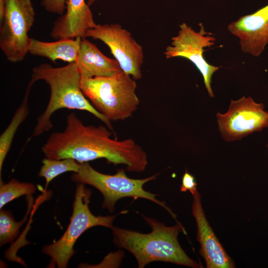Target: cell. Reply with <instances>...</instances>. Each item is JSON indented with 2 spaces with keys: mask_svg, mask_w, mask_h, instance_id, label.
Masks as SVG:
<instances>
[{
  "mask_svg": "<svg viewBox=\"0 0 268 268\" xmlns=\"http://www.w3.org/2000/svg\"><path fill=\"white\" fill-rule=\"evenodd\" d=\"M42 163L38 174L45 179L46 186L57 176L67 172H77L80 167L79 162L69 158L56 159L45 157Z\"/></svg>",
  "mask_w": 268,
  "mask_h": 268,
  "instance_id": "cell-17",
  "label": "cell"
},
{
  "mask_svg": "<svg viewBox=\"0 0 268 268\" xmlns=\"http://www.w3.org/2000/svg\"><path fill=\"white\" fill-rule=\"evenodd\" d=\"M79 165L78 171L72 174L71 179L76 183L92 186L99 191L104 198L102 207L110 212L114 211L116 202L121 199L142 198L163 207L176 219V215L165 203L156 198V194L147 192L143 188L145 183L155 179L158 174L143 179H132L127 176L123 169H118L115 174L109 175L97 171L87 162L79 163Z\"/></svg>",
  "mask_w": 268,
  "mask_h": 268,
  "instance_id": "cell-5",
  "label": "cell"
},
{
  "mask_svg": "<svg viewBox=\"0 0 268 268\" xmlns=\"http://www.w3.org/2000/svg\"><path fill=\"white\" fill-rule=\"evenodd\" d=\"M99 0H87V4L89 6L90 5L93 4L96 1H98Z\"/></svg>",
  "mask_w": 268,
  "mask_h": 268,
  "instance_id": "cell-23",
  "label": "cell"
},
{
  "mask_svg": "<svg viewBox=\"0 0 268 268\" xmlns=\"http://www.w3.org/2000/svg\"><path fill=\"white\" fill-rule=\"evenodd\" d=\"M4 0H0V21L2 19L4 12Z\"/></svg>",
  "mask_w": 268,
  "mask_h": 268,
  "instance_id": "cell-22",
  "label": "cell"
},
{
  "mask_svg": "<svg viewBox=\"0 0 268 268\" xmlns=\"http://www.w3.org/2000/svg\"><path fill=\"white\" fill-rule=\"evenodd\" d=\"M75 63L81 77L111 76L122 71L116 59L104 55L86 38H81Z\"/></svg>",
  "mask_w": 268,
  "mask_h": 268,
  "instance_id": "cell-14",
  "label": "cell"
},
{
  "mask_svg": "<svg viewBox=\"0 0 268 268\" xmlns=\"http://www.w3.org/2000/svg\"><path fill=\"white\" fill-rule=\"evenodd\" d=\"M84 37H91L103 42L109 47L123 71L134 80L141 78V67L143 63L142 46L121 25L96 24L87 31Z\"/></svg>",
  "mask_w": 268,
  "mask_h": 268,
  "instance_id": "cell-10",
  "label": "cell"
},
{
  "mask_svg": "<svg viewBox=\"0 0 268 268\" xmlns=\"http://www.w3.org/2000/svg\"><path fill=\"white\" fill-rule=\"evenodd\" d=\"M31 87L27 86L21 103L14 113L9 125L0 136V173L4 159L10 150L14 135L27 118L29 110L28 99Z\"/></svg>",
  "mask_w": 268,
  "mask_h": 268,
  "instance_id": "cell-16",
  "label": "cell"
},
{
  "mask_svg": "<svg viewBox=\"0 0 268 268\" xmlns=\"http://www.w3.org/2000/svg\"><path fill=\"white\" fill-rule=\"evenodd\" d=\"M96 25L84 0H67L66 13L54 22L51 36L55 40L85 38L89 29Z\"/></svg>",
  "mask_w": 268,
  "mask_h": 268,
  "instance_id": "cell-13",
  "label": "cell"
},
{
  "mask_svg": "<svg viewBox=\"0 0 268 268\" xmlns=\"http://www.w3.org/2000/svg\"><path fill=\"white\" fill-rule=\"evenodd\" d=\"M239 39L242 51L257 57L268 45V4L253 13L240 17L228 26Z\"/></svg>",
  "mask_w": 268,
  "mask_h": 268,
  "instance_id": "cell-12",
  "label": "cell"
},
{
  "mask_svg": "<svg viewBox=\"0 0 268 268\" xmlns=\"http://www.w3.org/2000/svg\"><path fill=\"white\" fill-rule=\"evenodd\" d=\"M66 1L67 0H41V4L46 11L62 15L66 8Z\"/></svg>",
  "mask_w": 268,
  "mask_h": 268,
  "instance_id": "cell-20",
  "label": "cell"
},
{
  "mask_svg": "<svg viewBox=\"0 0 268 268\" xmlns=\"http://www.w3.org/2000/svg\"><path fill=\"white\" fill-rule=\"evenodd\" d=\"M81 38L59 39L48 42L31 38L29 48L30 54L46 58L55 63L57 60L68 63L76 61Z\"/></svg>",
  "mask_w": 268,
  "mask_h": 268,
  "instance_id": "cell-15",
  "label": "cell"
},
{
  "mask_svg": "<svg viewBox=\"0 0 268 268\" xmlns=\"http://www.w3.org/2000/svg\"><path fill=\"white\" fill-rule=\"evenodd\" d=\"M141 216L151 227V232L142 233L114 226L112 228L114 244L131 253L137 261L138 268H143L157 261L193 268L201 267L187 255L179 242V233H185L180 223L168 226L154 218Z\"/></svg>",
  "mask_w": 268,
  "mask_h": 268,
  "instance_id": "cell-2",
  "label": "cell"
},
{
  "mask_svg": "<svg viewBox=\"0 0 268 268\" xmlns=\"http://www.w3.org/2000/svg\"><path fill=\"white\" fill-rule=\"evenodd\" d=\"M80 87L94 108L110 122L129 118L139 104L135 80L123 71L111 76L81 77Z\"/></svg>",
  "mask_w": 268,
  "mask_h": 268,
  "instance_id": "cell-4",
  "label": "cell"
},
{
  "mask_svg": "<svg viewBox=\"0 0 268 268\" xmlns=\"http://www.w3.org/2000/svg\"><path fill=\"white\" fill-rule=\"evenodd\" d=\"M26 216L19 222L14 220L13 217L8 210L0 211V245L12 242L19 233L21 226L27 219Z\"/></svg>",
  "mask_w": 268,
  "mask_h": 268,
  "instance_id": "cell-19",
  "label": "cell"
},
{
  "mask_svg": "<svg viewBox=\"0 0 268 268\" xmlns=\"http://www.w3.org/2000/svg\"><path fill=\"white\" fill-rule=\"evenodd\" d=\"M267 148H268V142L267 143Z\"/></svg>",
  "mask_w": 268,
  "mask_h": 268,
  "instance_id": "cell-24",
  "label": "cell"
},
{
  "mask_svg": "<svg viewBox=\"0 0 268 268\" xmlns=\"http://www.w3.org/2000/svg\"><path fill=\"white\" fill-rule=\"evenodd\" d=\"M36 187L32 183L21 182L12 179L5 183L0 181V208L11 201L24 195L31 196L35 192Z\"/></svg>",
  "mask_w": 268,
  "mask_h": 268,
  "instance_id": "cell-18",
  "label": "cell"
},
{
  "mask_svg": "<svg viewBox=\"0 0 268 268\" xmlns=\"http://www.w3.org/2000/svg\"><path fill=\"white\" fill-rule=\"evenodd\" d=\"M263 103L249 96L231 100L228 111L216 114L219 131L226 141L241 139L268 128V112Z\"/></svg>",
  "mask_w": 268,
  "mask_h": 268,
  "instance_id": "cell-9",
  "label": "cell"
},
{
  "mask_svg": "<svg viewBox=\"0 0 268 268\" xmlns=\"http://www.w3.org/2000/svg\"><path fill=\"white\" fill-rule=\"evenodd\" d=\"M31 0H4L0 20V48L6 59L21 62L29 52L31 38L28 33L35 21Z\"/></svg>",
  "mask_w": 268,
  "mask_h": 268,
  "instance_id": "cell-7",
  "label": "cell"
},
{
  "mask_svg": "<svg viewBox=\"0 0 268 268\" xmlns=\"http://www.w3.org/2000/svg\"><path fill=\"white\" fill-rule=\"evenodd\" d=\"M197 190V183L195 177L186 170L182 177L180 191H189L193 195Z\"/></svg>",
  "mask_w": 268,
  "mask_h": 268,
  "instance_id": "cell-21",
  "label": "cell"
},
{
  "mask_svg": "<svg viewBox=\"0 0 268 268\" xmlns=\"http://www.w3.org/2000/svg\"><path fill=\"white\" fill-rule=\"evenodd\" d=\"M112 134L107 127L84 124L71 112L67 117L65 129L50 135L41 151L52 159L69 158L81 163L103 158L108 163L126 165L129 171H143L148 160L143 148L132 139L119 140Z\"/></svg>",
  "mask_w": 268,
  "mask_h": 268,
  "instance_id": "cell-1",
  "label": "cell"
},
{
  "mask_svg": "<svg viewBox=\"0 0 268 268\" xmlns=\"http://www.w3.org/2000/svg\"><path fill=\"white\" fill-rule=\"evenodd\" d=\"M192 214L197 225L200 254L207 268H233L235 264L218 240L205 215L198 190L193 195Z\"/></svg>",
  "mask_w": 268,
  "mask_h": 268,
  "instance_id": "cell-11",
  "label": "cell"
},
{
  "mask_svg": "<svg viewBox=\"0 0 268 268\" xmlns=\"http://www.w3.org/2000/svg\"><path fill=\"white\" fill-rule=\"evenodd\" d=\"M91 190L84 184L77 183L69 224L63 236L52 244L45 246L42 252L51 257L50 268H65L74 254L73 246L79 236L87 229L97 226L111 229L116 215L95 216L91 212L89 203Z\"/></svg>",
  "mask_w": 268,
  "mask_h": 268,
  "instance_id": "cell-6",
  "label": "cell"
},
{
  "mask_svg": "<svg viewBox=\"0 0 268 268\" xmlns=\"http://www.w3.org/2000/svg\"><path fill=\"white\" fill-rule=\"evenodd\" d=\"M80 79L75 63L58 67L45 63L33 68L28 84L32 86L36 81L43 80L48 84L50 91L47 107L37 118L33 136H39L50 130L53 127L52 116L63 108L87 111L113 131L111 122L99 113L83 94L80 87Z\"/></svg>",
  "mask_w": 268,
  "mask_h": 268,
  "instance_id": "cell-3",
  "label": "cell"
},
{
  "mask_svg": "<svg viewBox=\"0 0 268 268\" xmlns=\"http://www.w3.org/2000/svg\"><path fill=\"white\" fill-rule=\"evenodd\" d=\"M197 32L186 23L179 26L178 35L171 38L170 45L166 47L164 55L166 59L176 57L186 58L196 67L201 74L203 82L210 97H214L211 82L213 74L219 67L209 64L203 56L205 48L215 44L213 36L204 30L202 23Z\"/></svg>",
  "mask_w": 268,
  "mask_h": 268,
  "instance_id": "cell-8",
  "label": "cell"
}]
</instances>
